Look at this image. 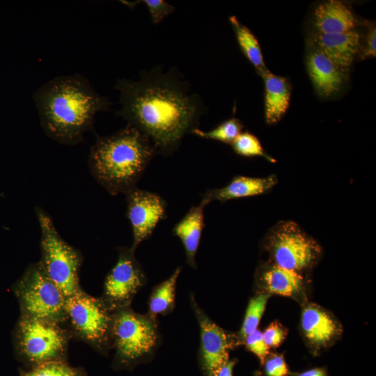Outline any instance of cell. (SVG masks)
Listing matches in <instances>:
<instances>
[{
    "label": "cell",
    "mask_w": 376,
    "mask_h": 376,
    "mask_svg": "<svg viewBox=\"0 0 376 376\" xmlns=\"http://www.w3.org/2000/svg\"><path fill=\"white\" fill-rule=\"evenodd\" d=\"M181 270V267L176 268L166 280L152 288L148 299V315L157 318L158 315H166L173 311L176 283Z\"/></svg>",
    "instance_id": "21"
},
{
    "label": "cell",
    "mask_w": 376,
    "mask_h": 376,
    "mask_svg": "<svg viewBox=\"0 0 376 376\" xmlns=\"http://www.w3.org/2000/svg\"><path fill=\"white\" fill-rule=\"evenodd\" d=\"M19 376H83L81 371L65 361H52L33 366Z\"/></svg>",
    "instance_id": "26"
},
{
    "label": "cell",
    "mask_w": 376,
    "mask_h": 376,
    "mask_svg": "<svg viewBox=\"0 0 376 376\" xmlns=\"http://www.w3.org/2000/svg\"><path fill=\"white\" fill-rule=\"evenodd\" d=\"M256 279L267 292L284 297L295 296L301 290L304 285L301 274L281 267L271 262L258 267Z\"/></svg>",
    "instance_id": "17"
},
{
    "label": "cell",
    "mask_w": 376,
    "mask_h": 376,
    "mask_svg": "<svg viewBox=\"0 0 376 376\" xmlns=\"http://www.w3.org/2000/svg\"><path fill=\"white\" fill-rule=\"evenodd\" d=\"M148 8L153 24L157 25L175 10V7L163 0H143Z\"/></svg>",
    "instance_id": "28"
},
{
    "label": "cell",
    "mask_w": 376,
    "mask_h": 376,
    "mask_svg": "<svg viewBox=\"0 0 376 376\" xmlns=\"http://www.w3.org/2000/svg\"><path fill=\"white\" fill-rule=\"evenodd\" d=\"M266 376H288L289 370L283 355L273 354L265 360Z\"/></svg>",
    "instance_id": "30"
},
{
    "label": "cell",
    "mask_w": 376,
    "mask_h": 376,
    "mask_svg": "<svg viewBox=\"0 0 376 376\" xmlns=\"http://www.w3.org/2000/svg\"><path fill=\"white\" fill-rule=\"evenodd\" d=\"M263 246L271 263L299 274L312 268L322 254L318 243L291 221L273 226L264 239Z\"/></svg>",
    "instance_id": "9"
},
{
    "label": "cell",
    "mask_w": 376,
    "mask_h": 376,
    "mask_svg": "<svg viewBox=\"0 0 376 376\" xmlns=\"http://www.w3.org/2000/svg\"><path fill=\"white\" fill-rule=\"evenodd\" d=\"M246 348L256 354L263 364L269 354V347L265 342L263 333L256 329L246 336L244 341Z\"/></svg>",
    "instance_id": "27"
},
{
    "label": "cell",
    "mask_w": 376,
    "mask_h": 376,
    "mask_svg": "<svg viewBox=\"0 0 376 376\" xmlns=\"http://www.w3.org/2000/svg\"><path fill=\"white\" fill-rule=\"evenodd\" d=\"M366 43L363 51V57H375L376 54V29L375 26H371L369 28L368 33L366 36Z\"/></svg>",
    "instance_id": "31"
},
{
    "label": "cell",
    "mask_w": 376,
    "mask_h": 376,
    "mask_svg": "<svg viewBox=\"0 0 376 376\" xmlns=\"http://www.w3.org/2000/svg\"><path fill=\"white\" fill-rule=\"evenodd\" d=\"M131 247L118 249V258L107 274L101 297L112 312L131 307L136 294L147 282L146 274Z\"/></svg>",
    "instance_id": "10"
},
{
    "label": "cell",
    "mask_w": 376,
    "mask_h": 376,
    "mask_svg": "<svg viewBox=\"0 0 376 376\" xmlns=\"http://www.w3.org/2000/svg\"><path fill=\"white\" fill-rule=\"evenodd\" d=\"M33 100L41 127L47 136L65 145L84 141L93 131L94 118L108 111L111 103L100 95L90 81L79 74L56 77L34 92Z\"/></svg>",
    "instance_id": "2"
},
{
    "label": "cell",
    "mask_w": 376,
    "mask_h": 376,
    "mask_svg": "<svg viewBox=\"0 0 376 376\" xmlns=\"http://www.w3.org/2000/svg\"><path fill=\"white\" fill-rule=\"evenodd\" d=\"M294 376H327L324 369L316 368L302 373L294 374Z\"/></svg>",
    "instance_id": "33"
},
{
    "label": "cell",
    "mask_w": 376,
    "mask_h": 376,
    "mask_svg": "<svg viewBox=\"0 0 376 376\" xmlns=\"http://www.w3.org/2000/svg\"><path fill=\"white\" fill-rule=\"evenodd\" d=\"M174 69L166 73L160 66L143 70L138 80L122 79L114 88L119 91L120 108L117 115L149 139L157 153L175 152L187 134L197 128L204 112L203 103L189 94V83Z\"/></svg>",
    "instance_id": "1"
},
{
    "label": "cell",
    "mask_w": 376,
    "mask_h": 376,
    "mask_svg": "<svg viewBox=\"0 0 376 376\" xmlns=\"http://www.w3.org/2000/svg\"><path fill=\"white\" fill-rule=\"evenodd\" d=\"M231 145L233 150L241 156L263 157L271 162H276L264 151L258 139L249 132H241Z\"/></svg>",
    "instance_id": "25"
},
{
    "label": "cell",
    "mask_w": 376,
    "mask_h": 376,
    "mask_svg": "<svg viewBox=\"0 0 376 376\" xmlns=\"http://www.w3.org/2000/svg\"><path fill=\"white\" fill-rule=\"evenodd\" d=\"M71 335L56 322L20 315L13 334L15 352L32 367L64 361Z\"/></svg>",
    "instance_id": "6"
},
{
    "label": "cell",
    "mask_w": 376,
    "mask_h": 376,
    "mask_svg": "<svg viewBox=\"0 0 376 376\" xmlns=\"http://www.w3.org/2000/svg\"><path fill=\"white\" fill-rule=\"evenodd\" d=\"M65 313L71 334L100 352L112 348L113 313L102 298L81 290L66 298Z\"/></svg>",
    "instance_id": "8"
},
{
    "label": "cell",
    "mask_w": 376,
    "mask_h": 376,
    "mask_svg": "<svg viewBox=\"0 0 376 376\" xmlns=\"http://www.w3.org/2000/svg\"><path fill=\"white\" fill-rule=\"evenodd\" d=\"M191 306L200 327L198 362L204 376H216L229 360V351L237 345L236 336L214 322L190 295Z\"/></svg>",
    "instance_id": "11"
},
{
    "label": "cell",
    "mask_w": 376,
    "mask_h": 376,
    "mask_svg": "<svg viewBox=\"0 0 376 376\" xmlns=\"http://www.w3.org/2000/svg\"><path fill=\"white\" fill-rule=\"evenodd\" d=\"M265 89V115L268 124L277 123L285 113L290 100V90L285 78L268 70L263 71Z\"/></svg>",
    "instance_id": "20"
},
{
    "label": "cell",
    "mask_w": 376,
    "mask_h": 376,
    "mask_svg": "<svg viewBox=\"0 0 376 376\" xmlns=\"http://www.w3.org/2000/svg\"><path fill=\"white\" fill-rule=\"evenodd\" d=\"M21 315L66 323V296L47 277L40 263L31 265L15 284Z\"/></svg>",
    "instance_id": "7"
},
{
    "label": "cell",
    "mask_w": 376,
    "mask_h": 376,
    "mask_svg": "<svg viewBox=\"0 0 376 376\" xmlns=\"http://www.w3.org/2000/svg\"><path fill=\"white\" fill-rule=\"evenodd\" d=\"M36 212L41 230L39 263L47 277L68 297L81 290L79 271L83 256L61 237L49 214L38 207Z\"/></svg>",
    "instance_id": "5"
},
{
    "label": "cell",
    "mask_w": 376,
    "mask_h": 376,
    "mask_svg": "<svg viewBox=\"0 0 376 376\" xmlns=\"http://www.w3.org/2000/svg\"><path fill=\"white\" fill-rule=\"evenodd\" d=\"M277 182V178L273 175L265 178L237 175L226 186L206 191L201 202L207 205L215 200L223 203L231 199L263 194L272 189Z\"/></svg>",
    "instance_id": "15"
},
{
    "label": "cell",
    "mask_w": 376,
    "mask_h": 376,
    "mask_svg": "<svg viewBox=\"0 0 376 376\" xmlns=\"http://www.w3.org/2000/svg\"><path fill=\"white\" fill-rule=\"evenodd\" d=\"M269 297V294L261 293L250 299L241 329L235 335L237 345L243 344L246 336L257 329Z\"/></svg>",
    "instance_id": "23"
},
{
    "label": "cell",
    "mask_w": 376,
    "mask_h": 376,
    "mask_svg": "<svg viewBox=\"0 0 376 376\" xmlns=\"http://www.w3.org/2000/svg\"><path fill=\"white\" fill-rule=\"evenodd\" d=\"M111 337L115 362L125 368L149 361L162 340L157 318L131 307L113 313Z\"/></svg>",
    "instance_id": "4"
},
{
    "label": "cell",
    "mask_w": 376,
    "mask_h": 376,
    "mask_svg": "<svg viewBox=\"0 0 376 376\" xmlns=\"http://www.w3.org/2000/svg\"><path fill=\"white\" fill-rule=\"evenodd\" d=\"M306 66L316 91L322 96L337 92L345 79V72L313 46L306 56Z\"/></svg>",
    "instance_id": "16"
},
{
    "label": "cell",
    "mask_w": 376,
    "mask_h": 376,
    "mask_svg": "<svg viewBox=\"0 0 376 376\" xmlns=\"http://www.w3.org/2000/svg\"><path fill=\"white\" fill-rule=\"evenodd\" d=\"M359 40L356 30L335 34L316 33L312 45L346 72L359 51Z\"/></svg>",
    "instance_id": "14"
},
{
    "label": "cell",
    "mask_w": 376,
    "mask_h": 376,
    "mask_svg": "<svg viewBox=\"0 0 376 376\" xmlns=\"http://www.w3.org/2000/svg\"><path fill=\"white\" fill-rule=\"evenodd\" d=\"M301 327L308 342L319 348L328 346L341 334V327L334 316L313 303L302 309Z\"/></svg>",
    "instance_id": "13"
},
{
    "label": "cell",
    "mask_w": 376,
    "mask_h": 376,
    "mask_svg": "<svg viewBox=\"0 0 376 376\" xmlns=\"http://www.w3.org/2000/svg\"><path fill=\"white\" fill-rule=\"evenodd\" d=\"M206 205L201 202L191 207L185 216L175 224L173 233L182 242L186 253L187 263L196 268V255L205 227L204 209Z\"/></svg>",
    "instance_id": "19"
},
{
    "label": "cell",
    "mask_w": 376,
    "mask_h": 376,
    "mask_svg": "<svg viewBox=\"0 0 376 376\" xmlns=\"http://www.w3.org/2000/svg\"><path fill=\"white\" fill-rule=\"evenodd\" d=\"M317 33L335 34L355 30L357 20L341 1L331 0L320 3L315 10Z\"/></svg>",
    "instance_id": "18"
},
{
    "label": "cell",
    "mask_w": 376,
    "mask_h": 376,
    "mask_svg": "<svg viewBox=\"0 0 376 376\" xmlns=\"http://www.w3.org/2000/svg\"><path fill=\"white\" fill-rule=\"evenodd\" d=\"M263 338L268 347H277L285 339L287 331L279 322H272L263 333Z\"/></svg>",
    "instance_id": "29"
},
{
    "label": "cell",
    "mask_w": 376,
    "mask_h": 376,
    "mask_svg": "<svg viewBox=\"0 0 376 376\" xmlns=\"http://www.w3.org/2000/svg\"><path fill=\"white\" fill-rule=\"evenodd\" d=\"M155 154L149 139L127 125L111 135L97 136L88 165L96 181L109 194H125L136 187Z\"/></svg>",
    "instance_id": "3"
},
{
    "label": "cell",
    "mask_w": 376,
    "mask_h": 376,
    "mask_svg": "<svg viewBox=\"0 0 376 376\" xmlns=\"http://www.w3.org/2000/svg\"><path fill=\"white\" fill-rule=\"evenodd\" d=\"M238 45L249 62L261 73L265 70L263 56L259 42L251 31L232 16L229 18Z\"/></svg>",
    "instance_id": "22"
},
{
    "label": "cell",
    "mask_w": 376,
    "mask_h": 376,
    "mask_svg": "<svg viewBox=\"0 0 376 376\" xmlns=\"http://www.w3.org/2000/svg\"><path fill=\"white\" fill-rule=\"evenodd\" d=\"M126 195L127 217L131 224L133 243L136 251L139 245L152 233L157 224L166 217V202L158 194L136 187Z\"/></svg>",
    "instance_id": "12"
},
{
    "label": "cell",
    "mask_w": 376,
    "mask_h": 376,
    "mask_svg": "<svg viewBox=\"0 0 376 376\" xmlns=\"http://www.w3.org/2000/svg\"><path fill=\"white\" fill-rule=\"evenodd\" d=\"M242 128L243 125L240 120L231 118L210 131H203L197 127L193 130L191 134L201 138L231 144L242 132Z\"/></svg>",
    "instance_id": "24"
},
{
    "label": "cell",
    "mask_w": 376,
    "mask_h": 376,
    "mask_svg": "<svg viewBox=\"0 0 376 376\" xmlns=\"http://www.w3.org/2000/svg\"><path fill=\"white\" fill-rule=\"evenodd\" d=\"M235 363V360L229 359L219 369L216 376H233V370Z\"/></svg>",
    "instance_id": "32"
}]
</instances>
